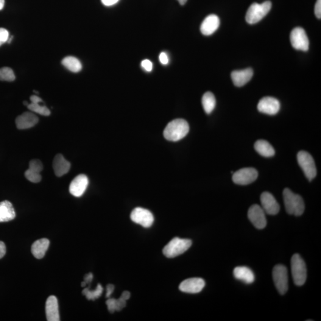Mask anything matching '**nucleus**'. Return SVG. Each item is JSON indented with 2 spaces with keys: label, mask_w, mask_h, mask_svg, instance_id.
<instances>
[{
  "label": "nucleus",
  "mask_w": 321,
  "mask_h": 321,
  "mask_svg": "<svg viewBox=\"0 0 321 321\" xmlns=\"http://www.w3.org/2000/svg\"><path fill=\"white\" fill-rule=\"evenodd\" d=\"M89 180L85 174H79L72 180L69 186L70 193L75 197H82L87 189Z\"/></svg>",
  "instance_id": "13"
},
{
  "label": "nucleus",
  "mask_w": 321,
  "mask_h": 321,
  "mask_svg": "<svg viewBox=\"0 0 321 321\" xmlns=\"http://www.w3.org/2000/svg\"><path fill=\"white\" fill-rule=\"evenodd\" d=\"M290 42L293 48L300 51H307L309 49V41L305 30L302 27H297L290 33Z\"/></svg>",
  "instance_id": "8"
},
{
  "label": "nucleus",
  "mask_w": 321,
  "mask_h": 321,
  "mask_svg": "<svg viewBox=\"0 0 321 321\" xmlns=\"http://www.w3.org/2000/svg\"><path fill=\"white\" fill-rule=\"evenodd\" d=\"M192 244L191 240L175 237L164 247L163 254L167 258H175L185 253L191 247Z\"/></svg>",
  "instance_id": "3"
},
{
  "label": "nucleus",
  "mask_w": 321,
  "mask_h": 321,
  "mask_svg": "<svg viewBox=\"0 0 321 321\" xmlns=\"http://www.w3.org/2000/svg\"><path fill=\"white\" fill-rule=\"evenodd\" d=\"M252 69H246L242 71H235L231 73V76L234 85L242 87L249 82L253 76Z\"/></svg>",
  "instance_id": "20"
},
{
  "label": "nucleus",
  "mask_w": 321,
  "mask_h": 321,
  "mask_svg": "<svg viewBox=\"0 0 321 321\" xmlns=\"http://www.w3.org/2000/svg\"><path fill=\"white\" fill-rule=\"evenodd\" d=\"M141 66L147 72H151L152 70V63L149 60H144L142 61Z\"/></svg>",
  "instance_id": "33"
},
{
  "label": "nucleus",
  "mask_w": 321,
  "mask_h": 321,
  "mask_svg": "<svg viewBox=\"0 0 321 321\" xmlns=\"http://www.w3.org/2000/svg\"><path fill=\"white\" fill-rule=\"evenodd\" d=\"M189 131L188 122L183 119H175L170 122L165 128L164 136L167 140L177 142L185 138Z\"/></svg>",
  "instance_id": "1"
},
{
  "label": "nucleus",
  "mask_w": 321,
  "mask_h": 321,
  "mask_svg": "<svg viewBox=\"0 0 321 321\" xmlns=\"http://www.w3.org/2000/svg\"><path fill=\"white\" fill-rule=\"evenodd\" d=\"M119 0H101L102 3L105 6H111L118 2Z\"/></svg>",
  "instance_id": "37"
},
{
  "label": "nucleus",
  "mask_w": 321,
  "mask_h": 321,
  "mask_svg": "<svg viewBox=\"0 0 321 321\" xmlns=\"http://www.w3.org/2000/svg\"><path fill=\"white\" fill-rule=\"evenodd\" d=\"M292 273L293 281L297 286H303L307 278L305 262L298 254H295L291 259Z\"/></svg>",
  "instance_id": "5"
},
{
  "label": "nucleus",
  "mask_w": 321,
  "mask_h": 321,
  "mask_svg": "<svg viewBox=\"0 0 321 321\" xmlns=\"http://www.w3.org/2000/svg\"><path fill=\"white\" fill-rule=\"evenodd\" d=\"M248 217L256 228L263 229L266 227V216L261 206L256 204L250 206L248 211Z\"/></svg>",
  "instance_id": "11"
},
{
  "label": "nucleus",
  "mask_w": 321,
  "mask_h": 321,
  "mask_svg": "<svg viewBox=\"0 0 321 321\" xmlns=\"http://www.w3.org/2000/svg\"><path fill=\"white\" fill-rule=\"evenodd\" d=\"M254 147L256 151L263 157H271L275 154V150L272 145L266 141H257Z\"/></svg>",
  "instance_id": "27"
},
{
  "label": "nucleus",
  "mask_w": 321,
  "mask_h": 321,
  "mask_svg": "<svg viewBox=\"0 0 321 321\" xmlns=\"http://www.w3.org/2000/svg\"><path fill=\"white\" fill-rule=\"evenodd\" d=\"M130 293L127 291H124L122 293L121 297L119 299L115 298H110L106 301L108 309L110 313L113 314L116 311H121L126 306V301L129 299Z\"/></svg>",
  "instance_id": "21"
},
{
  "label": "nucleus",
  "mask_w": 321,
  "mask_h": 321,
  "mask_svg": "<svg viewBox=\"0 0 321 321\" xmlns=\"http://www.w3.org/2000/svg\"><path fill=\"white\" fill-rule=\"evenodd\" d=\"M159 60L162 64L163 65H166L169 62L168 55L166 54V52H162L159 57Z\"/></svg>",
  "instance_id": "35"
},
{
  "label": "nucleus",
  "mask_w": 321,
  "mask_h": 321,
  "mask_svg": "<svg viewBox=\"0 0 321 321\" xmlns=\"http://www.w3.org/2000/svg\"><path fill=\"white\" fill-rule=\"evenodd\" d=\"M43 169V165L40 160H31L29 163V169L25 172V177L32 183H39L41 180L40 173Z\"/></svg>",
  "instance_id": "16"
},
{
  "label": "nucleus",
  "mask_w": 321,
  "mask_h": 321,
  "mask_svg": "<svg viewBox=\"0 0 321 321\" xmlns=\"http://www.w3.org/2000/svg\"><path fill=\"white\" fill-rule=\"evenodd\" d=\"M220 21L216 15H209L204 19L200 26V32L203 35L209 36L219 29Z\"/></svg>",
  "instance_id": "17"
},
{
  "label": "nucleus",
  "mask_w": 321,
  "mask_h": 321,
  "mask_svg": "<svg viewBox=\"0 0 321 321\" xmlns=\"http://www.w3.org/2000/svg\"><path fill=\"white\" fill-rule=\"evenodd\" d=\"M284 205L287 213L300 216L305 211V203L300 195L295 194L291 190L285 189L283 191Z\"/></svg>",
  "instance_id": "2"
},
{
  "label": "nucleus",
  "mask_w": 321,
  "mask_h": 321,
  "mask_svg": "<svg viewBox=\"0 0 321 321\" xmlns=\"http://www.w3.org/2000/svg\"><path fill=\"white\" fill-rule=\"evenodd\" d=\"M61 64L69 71L74 73L79 72L82 69V64L77 58L73 56H68L63 58Z\"/></svg>",
  "instance_id": "28"
},
{
  "label": "nucleus",
  "mask_w": 321,
  "mask_h": 321,
  "mask_svg": "<svg viewBox=\"0 0 321 321\" xmlns=\"http://www.w3.org/2000/svg\"><path fill=\"white\" fill-rule=\"evenodd\" d=\"M177 1L179 2L180 4L183 5L186 3L188 0H177Z\"/></svg>",
  "instance_id": "41"
},
{
  "label": "nucleus",
  "mask_w": 321,
  "mask_h": 321,
  "mask_svg": "<svg viewBox=\"0 0 321 321\" xmlns=\"http://www.w3.org/2000/svg\"><path fill=\"white\" fill-rule=\"evenodd\" d=\"M46 312L47 321H60L58 300L54 296H51L47 298Z\"/></svg>",
  "instance_id": "19"
},
{
  "label": "nucleus",
  "mask_w": 321,
  "mask_h": 321,
  "mask_svg": "<svg viewBox=\"0 0 321 321\" xmlns=\"http://www.w3.org/2000/svg\"><path fill=\"white\" fill-rule=\"evenodd\" d=\"M130 219L134 222L145 228H149L153 224L154 218L148 209L142 208H136L130 215Z\"/></svg>",
  "instance_id": "9"
},
{
  "label": "nucleus",
  "mask_w": 321,
  "mask_h": 321,
  "mask_svg": "<svg viewBox=\"0 0 321 321\" xmlns=\"http://www.w3.org/2000/svg\"><path fill=\"white\" fill-rule=\"evenodd\" d=\"M258 173L253 168H244L233 173V181L237 185H247L258 178Z\"/></svg>",
  "instance_id": "10"
},
{
  "label": "nucleus",
  "mask_w": 321,
  "mask_h": 321,
  "mask_svg": "<svg viewBox=\"0 0 321 321\" xmlns=\"http://www.w3.org/2000/svg\"><path fill=\"white\" fill-rule=\"evenodd\" d=\"M38 122V117L31 112H25L16 119V126L20 130L31 128L37 124Z\"/></svg>",
  "instance_id": "18"
},
{
  "label": "nucleus",
  "mask_w": 321,
  "mask_h": 321,
  "mask_svg": "<svg viewBox=\"0 0 321 321\" xmlns=\"http://www.w3.org/2000/svg\"><path fill=\"white\" fill-rule=\"evenodd\" d=\"M5 253H6V247L4 242L0 241V259L3 258Z\"/></svg>",
  "instance_id": "36"
},
{
  "label": "nucleus",
  "mask_w": 321,
  "mask_h": 321,
  "mask_svg": "<svg viewBox=\"0 0 321 321\" xmlns=\"http://www.w3.org/2000/svg\"><path fill=\"white\" fill-rule=\"evenodd\" d=\"M16 217V213L12 203L8 200L0 202V222L12 221Z\"/></svg>",
  "instance_id": "23"
},
{
  "label": "nucleus",
  "mask_w": 321,
  "mask_h": 321,
  "mask_svg": "<svg viewBox=\"0 0 321 321\" xmlns=\"http://www.w3.org/2000/svg\"><path fill=\"white\" fill-rule=\"evenodd\" d=\"M202 104L203 110L206 114H211L213 112L216 105V98L213 93L207 92L203 95L202 99Z\"/></svg>",
  "instance_id": "29"
},
{
  "label": "nucleus",
  "mask_w": 321,
  "mask_h": 321,
  "mask_svg": "<svg viewBox=\"0 0 321 321\" xmlns=\"http://www.w3.org/2000/svg\"><path fill=\"white\" fill-rule=\"evenodd\" d=\"M315 14L318 19L321 18V0H317L315 4Z\"/></svg>",
  "instance_id": "34"
},
{
  "label": "nucleus",
  "mask_w": 321,
  "mask_h": 321,
  "mask_svg": "<svg viewBox=\"0 0 321 321\" xmlns=\"http://www.w3.org/2000/svg\"><path fill=\"white\" fill-rule=\"evenodd\" d=\"M30 99L31 103L27 105V108L29 110L44 116L50 115L51 113H50L49 109L46 106L41 104V103L43 102L41 98L36 96H32L30 97Z\"/></svg>",
  "instance_id": "25"
},
{
  "label": "nucleus",
  "mask_w": 321,
  "mask_h": 321,
  "mask_svg": "<svg viewBox=\"0 0 321 321\" xmlns=\"http://www.w3.org/2000/svg\"><path fill=\"white\" fill-rule=\"evenodd\" d=\"M81 286H82V287H85L86 286V283H85V281H83L82 284H81Z\"/></svg>",
  "instance_id": "42"
},
{
  "label": "nucleus",
  "mask_w": 321,
  "mask_h": 321,
  "mask_svg": "<svg viewBox=\"0 0 321 321\" xmlns=\"http://www.w3.org/2000/svg\"><path fill=\"white\" fill-rule=\"evenodd\" d=\"M114 286L113 284H108L107 286V293H106V297L109 298L112 295L114 292Z\"/></svg>",
  "instance_id": "38"
},
{
  "label": "nucleus",
  "mask_w": 321,
  "mask_h": 321,
  "mask_svg": "<svg viewBox=\"0 0 321 321\" xmlns=\"http://www.w3.org/2000/svg\"><path fill=\"white\" fill-rule=\"evenodd\" d=\"M205 285V281L200 278H192L187 279L181 282L179 286L180 291L187 293H198L202 291Z\"/></svg>",
  "instance_id": "14"
},
{
  "label": "nucleus",
  "mask_w": 321,
  "mask_h": 321,
  "mask_svg": "<svg viewBox=\"0 0 321 321\" xmlns=\"http://www.w3.org/2000/svg\"><path fill=\"white\" fill-rule=\"evenodd\" d=\"M4 2V0H0V10H1L3 8Z\"/></svg>",
  "instance_id": "40"
},
{
  "label": "nucleus",
  "mask_w": 321,
  "mask_h": 321,
  "mask_svg": "<svg viewBox=\"0 0 321 321\" xmlns=\"http://www.w3.org/2000/svg\"><path fill=\"white\" fill-rule=\"evenodd\" d=\"M272 7V3L270 1L262 4L254 2L247 11L246 21L250 25L258 23L269 13Z\"/></svg>",
  "instance_id": "4"
},
{
  "label": "nucleus",
  "mask_w": 321,
  "mask_h": 321,
  "mask_svg": "<svg viewBox=\"0 0 321 321\" xmlns=\"http://www.w3.org/2000/svg\"><path fill=\"white\" fill-rule=\"evenodd\" d=\"M234 277L246 284H251L255 281V275L252 270L246 267H237L234 270Z\"/></svg>",
  "instance_id": "24"
},
{
  "label": "nucleus",
  "mask_w": 321,
  "mask_h": 321,
  "mask_svg": "<svg viewBox=\"0 0 321 321\" xmlns=\"http://www.w3.org/2000/svg\"><path fill=\"white\" fill-rule=\"evenodd\" d=\"M102 287L99 284L96 290H91L89 288H86L83 290L82 294L85 296L88 300H95L102 295Z\"/></svg>",
  "instance_id": "30"
},
{
  "label": "nucleus",
  "mask_w": 321,
  "mask_h": 321,
  "mask_svg": "<svg viewBox=\"0 0 321 321\" xmlns=\"http://www.w3.org/2000/svg\"><path fill=\"white\" fill-rule=\"evenodd\" d=\"M94 278V276L93 273H89L88 274H86L85 275V277L84 278L85 282L86 283V284H90L93 281Z\"/></svg>",
  "instance_id": "39"
},
{
  "label": "nucleus",
  "mask_w": 321,
  "mask_h": 321,
  "mask_svg": "<svg viewBox=\"0 0 321 321\" xmlns=\"http://www.w3.org/2000/svg\"><path fill=\"white\" fill-rule=\"evenodd\" d=\"M272 277L276 288L281 295H284L288 290V272L284 265H278L273 268Z\"/></svg>",
  "instance_id": "7"
},
{
  "label": "nucleus",
  "mask_w": 321,
  "mask_h": 321,
  "mask_svg": "<svg viewBox=\"0 0 321 321\" xmlns=\"http://www.w3.org/2000/svg\"><path fill=\"white\" fill-rule=\"evenodd\" d=\"M297 158L298 163L303 170L306 177L309 181L314 179L317 175V169L311 155L306 151L301 150L298 153Z\"/></svg>",
  "instance_id": "6"
},
{
  "label": "nucleus",
  "mask_w": 321,
  "mask_h": 321,
  "mask_svg": "<svg viewBox=\"0 0 321 321\" xmlns=\"http://www.w3.org/2000/svg\"><path fill=\"white\" fill-rule=\"evenodd\" d=\"M52 167L55 174L58 177H61L69 172L71 163L66 160L63 155L57 154L53 161Z\"/></svg>",
  "instance_id": "22"
},
{
  "label": "nucleus",
  "mask_w": 321,
  "mask_h": 321,
  "mask_svg": "<svg viewBox=\"0 0 321 321\" xmlns=\"http://www.w3.org/2000/svg\"><path fill=\"white\" fill-rule=\"evenodd\" d=\"M9 38V33L8 30L0 27V46L8 41Z\"/></svg>",
  "instance_id": "32"
},
{
  "label": "nucleus",
  "mask_w": 321,
  "mask_h": 321,
  "mask_svg": "<svg viewBox=\"0 0 321 321\" xmlns=\"http://www.w3.org/2000/svg\"><path fill=\"white\" fill-rule=\"evenodd\" d=\"M280 109V103L279 100L273 97H264L262 99L258 104V110L259 112L275 115Z\"/></svg>",
  "instance_id": "12"
},
{
  "label": "nucleus",
  "mask_w": 321,
  "mask_h": 321,
  "mask_svg": "<svg viewBox=\"0 0 321 321\" xmlns=\"http://www.w3.org/2000/svg\"><path fill=\"white\" fill-rule=\"evenodd\" d=\"M16 79L13 70L7 67L0 69V80L12 82Z\"/></svg>",
  "instance_id": "31"
},
{
  "label": "nucleus",
  "mask_w": 321,
  "mask_h": 321,
  "mask_svg": "<svg viewBox=\"0 0 321 321\" xmlns=\"http://www.w3.org/2000/svg\"><path fill=\"white\" fill-rule=\"evenodd\" d=\"M49 246V239L44 238L38 240L33 243L31 251L33 255L36 259H42L44 258L45 255L48 250Z\"/></svg>",
  "instance_id": "26"
},
{
  "label": "nucleus",
  "mask_w": 321,
  "mask_h": 321,
  "mask_svg": "<svg viewBox=\"0 0 321 321\" xmlns=\"http://www.w3.org/2000/svg\"><path fill=\"white\" fill-rule=\"evenodd\" d=\"M262 208L265 213L269 215L277 214L280 211V206L272 194L269 192H264L261 196Z\"/></svg>",
  "instance_id": "15"
}]
</instances>
